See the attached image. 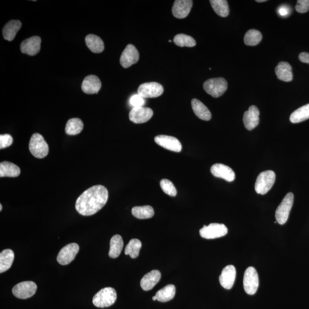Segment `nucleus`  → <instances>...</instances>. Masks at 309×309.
<instances>
[{
	"instance_id": "obj_1",
	"label": "nucleus",
	"mask_w": 309,
	"mask_h": 309,
	"mask_svg": "<svg viewBox=\"0 0 309 309\" xmlns=\"http://www.w3.org/2000/svg\"><path fill=\"white\" fill-rule=\"evenodd\" d=\"M109 192L102 185L93 186L80 196L75 204L76 210L83 216H91L106 205Z\"/></svg>"
},
{
	"instance_id": "obj_2",
	"label": "nucleus",
	"mask_w": 309,
	"mask_h": 309,
	"mask_svg": "<svg viewBox=\"0 0 309 309\" xmlns=\"http://www.w3.org/2000/svg\"><path fill=\"white\" fill-rule=\"evenodd\" d=\"M117 293L112 287L103 288L97 293L93 298V304L100 308H108L115 303Z\"/></svg>"
},
{
	"instance_id": "obj_3",
	"label": "nucleus",
	"mask_w": 309,
	"mask_h": 309,
	"mask_svg": "<svg viewBox=\"0 0 309 309\" xmlns=\"http://www.w3.org/2000/svg\"><path fill=\"white\" fill-rule=\"evenodd\" d=\"M29 151L34 157L43 159L49 153V146L42 135L34 134L30 138L29 145Z\"/></svg>"
},
{
	"instance_id": "obj_4",
	"label": "nucleus",
	"mask_w": 309,
	"mask_h": 309,
	"mask_svg": "<svg viewBox=\"0 0 309 309\" xmlns=\"http://www.w3.org/2000/svg\"><path fill=\"white\" fill-rule=\"evenodd\" d=\"M276 178L275 172L271 170L260 173L255 184L256 193L265 195L268 193L275 183Z\"/></svg>"
},
{
	"instance_id": "obj_5",
	"label": "nucleus",
	"mask_w": 309,
	"mask_h": 309,
	"mask_svg": "<svg viewBox=\"0 0 309 309\" xmlns=\"http://www.w3.org/2000/svg\"><path fill=\"white\" fill-rule=\"evenodd\" d=\"M227 82L224 78H213L204 83L203 88L208 94L217 98L224 94L227 89Z\"/></svg>"
},
{
	"instance_id": "obj_6",
	"label": "nucleus",
	"mask_w": 309,
	"mask_h": 309,
	"mask_svg": "<svg viewBox=\"0 0 309 309\" xmlns=\"http://www.w3.org/2000/svg\"><path fill=\"white\" fill-rule=\"evenodd\" d=\"M294 202V195L292 193H289L284 197L276 211V218L279 224L282 225L286 223Z\"/></svg>"
},
{
	"instance_id": "obj_7",
	"label": "nucleus",
	"mask_w": 309,
	"mask_h": 309,
	"mask_svg": "<svg viewBox=\"0 0 309 309\" xmlns=\"http://www.w3.org/2000/svg\"><path fill=\"white\" fill-rule=\"evenodd\" d=\"M259 287V277L257 272L253 267L246 270L244 277V287L245 292L249 295H254Z\"/></svg>"
},
{
	"instance_id": "obj_8",
	"label": "nucleus",
	"mask_w": 309,
	"mask_h": 309,
	"mask_svg": "<svg viewBox=\"0 0 309 309\" xmlns=\"http://www.w3.org/2000/svg\"><path fill=\"white\" fill-rule=\"evenodd\" d=\"M199 232L202 238L213 239L224 237L227 234L228 229L224 224H211L208 225H204Z\"/></svg>"
},
{
	"instance_id": "obj_9",
	"label": "nucleus",
	"mask_w": 309,
	"mask_h": 309,
	"mask_svg": "<svg viewBox=\"0 0 309 309\" xmlns=\"http://www.w3.org/2000/svg\"><path fill=\"white\" fill-rule=\"evenodd\" d=\"M36 284L32 281H25L16 284L12 289V293L20 299H27L35 294L37 290Z\"/></svg>"
},
{
	"instance_id": "obj_10",
	"label": "nucleus",
	"mask_w": 309,
	"mask_h": 309,
	"mask_svg": "<svg viewBox=\"0 0 309 309\" xmlns=\"http://www.w3.org/2000/svg\"><path fill=\"white\" fill-rule=\"evenodd\" d=\"M163 86L156 82L144 83L138 89V94L144 99L158 98L163 94Z\"/></svg>"
},
{
	"instance_id": "obj_11",
	"label": "nucleus",
	"mask_w": 309,
	"mask_h": 309,
	"mask_svg": "<svg viewBox=\"0 0 309 309\" xmlns=\"http://www.w3.org/2000/svg\"><path fill=\"white\" fill-rule=\"evenodd\" d=\"M79 251V246L76 243H72L64 246L57 257V262L61 265H67L75 259Z\"/></svg>"
},
{
	"instance_id": "obj_12",
	"label": "nucleus",
	"mask_w": 309,
	"mask_h": 309,
	"mask_svg": "<svg viewBox=\"0 0 309 309\" xmlns=\"http://www.w3.org/2000/svg\"><path fill=\"white\" fill-rule=\"evenodd\" d=\"M153 111L148 107H135L130 111V120L136 124H141L147 122L153 116Z\"/></svg>"
},
{
	"instance_id": "obj_13",
	"label": "nucleus",
	"mask_w": 309,
	"mask_h": 309,
	"mask_svg": "<svg viewBox=\"0 0 309 309\" xmlns=\"http://www.w3.org/2000/svg\"><path fill=\"white\" fill-rule=\"evenodd\" d=\"M155 141L160 146L169 151L180 152L182 150V145L178 139L168 135H158L155 138Z\"/></svg>"
},
{
	"instance_id": "obj_14",
	"label": "nucleus",
	"mask_w": 309,
	"mask_h": 309,
	"mask_svg": "<svg viewBox=\"0 0 309 309\" xmlns=\"http://www.w3.org/2000/svg\"><path fill=\"white\" fill-rule=\"evenodd\" d=\"M140 59V54L133 45L128 44L125 48L120 57V64L124 68L131 67L136 64Z\"/></svg>"
},
{
	"instance_id": "obj_15",
	"label": "nucleus",
	"mask_w": 309,
	"mask_h": 309,
	"mask_svg": "<svg viewBox=\"0 0 309 309\" xmlns=\"http://www.w3.org/2000/svg\"><path fill=\"white\" fill-rule=\"evenodd\" d=\"M210 171L214 176L223 179L228 182H233L235 178L233 170L230 167L221 163H217L212 166Z\"/></svg>"
},
{
	"instance_id": "obj_16",
	"label": "nucleus",
	"mask_w": 309,
	"mask_h": 309,
	"mask_svg": "<svg viewBox=\"0 0 309 309\" xmlns=\"http://www.w3.org/2000/svg\"><path fill=\"white\" fill-rule=\"evenodd\" d=\"M191 0H176L172 9L173 16L177 19H184L189 15L193 6Z\"/></svg>"
},
{
	"instance_id": "obj_17",
	"label": "nucleus",
	"mask_w": 309,
	"mask_h": 309,
	"mask_svg": "<svg viewBox=\"0 0 309 309\" xmlns=\"http://www.w3.org/2000/svg\"><path fill=\"white\" fill-rule=\"evenodd\" d=\"M41 38L39 36H33L29 38L21 44L20 50L23 54L30 56L37 55L40 51Z\"/></svg>"
},
{
	"instance_id": "obj_18",
	"label": "nucleus",
	"mask_w": 309,
	"mask_h": 309,
	"mask_svg": "<svg viewBox=\"0 0 309 309\" xmlns=\"http://www.w3.org/2000/svg\"><path fill=\"white\" fill-rule=\"evenodd\" d=\"M236 276H237V272L233 265L225 266L222 270L220 279H219L221 286L225 289H231L234 285Z\"/></svg>"
},
{
	"instance_id": "obj_19",
	"label": "nucleus",
	"mask_w": 309,
	"mask_h": 309,
	"mask_svg": "<svg viewBox=\"0 0 309 309\" xmlns=\"http://www.w3.org/2000/svg\"><path fill=\"white\" fill-rule=\"evenodd\" d=\"M259 111L255 106L250 107L249 110L246 111L243 117V121L246 129L249 131L254 129L259 123Z\"/></svg>"
},
{
	"instance_id": "obj_20",
	"label": "nucleus",
	"mask_w": 309,
	"mask_h": 309,
	"mask_svg": "<svg viewBox=\"0 0 309 309\" xmlns=\"http://www.w3.org/2000/svg\"><path fill=\"white\" fill-rule=\"evenodd\" d=\"M102 87V83L98 76L89 75L86 76L82 83V89L86 94L98 93Z\"/></svg>"
},
{
	"instance_id": "obj_21",
	"label": "nucleus",
	"mask_w": 309,
	"mask_h": 309,
	"mask_svg": "<svg viewBox=\"0 0 309 309\" xmlns=\"http://www.w3.org/2000/svg\"><path fill=\"white\" fill-rule=\"evenodd\" d=\"M161 279V273L159 270H154L143 277L140 281V285L144 291H149L153 289Z\"/></svg>"
},
{
	"instance_id": "obj_22",
	"label": "nucleus",
	"mask_w": 309,
	"mask_h": 309,
	"mask_svg": "<svg viewBox=\"0 0 309 309\" xmlns=\"http://www.w3.org/2000/svg\"><path fill=\"white\" fill-rule=\"evenodd\" d=\"M276 74L280 81L289 82L292 81L293 75L292 68L287 62H280L276 68Z\"/></svg>"
},
{
	"instance_id": "obj_23",
	"label": "nucleus",
	"mask_w": 309,
	"mask_h": 309,
	"mask_svg": "<svg viewBox=\"0 0 309 309\" xmlns=\"http://www.w3.org/2000/svg\"><path fill=\"white\" fill-rule=\"evenodd\" d=\"M22 24L19 20H11L7 23L2 30L4 39L11 41L15 39L16 34L22 28Z\"/></svg>"
},
{
	"instance_id": "obj_24",
	"label": "nucleus",
	"mask_w": 309,
	"mask_h": 309,
	"mask_svg": "<svg viewBox=\"0 0 309 309\" xmlns=\"http://www.w3.org/2000/svg\"><path fill=\"white\" fill-rule=\"evenodd\" d=\"M192 106L194 113L201 120L208 121L211 119V113L207 107L200 100L194 99Z\"/></svg>"
},
{
	"instance_id": "obj_25",
	"label": "nucleus",
	"mask_w": 309,
	"mask_h": 309,
	"mask_svg": "<svg viewBox=\"0 0 309 309\" xmlns=\"http://www.w3.org/2000/svg\"><path fill=\"white\" fill-rule=\"evenodd\" d=\"M21 170L18 166L9 162L0 163V177L15 178L20 175Z\"/></svg>"
},
{
	"instance_id": "obj_26",
	"label": "nucleus",
	"mask_w": 309,
	"mask_h": 309,
	"mask_svg": "<svg viewBox=\"0 0 309 309\" xmlns=\"http://www.w3.org/2000/svg\"><path fill=\"white\" fill-rule=\"evenodd\" d=\"M86 46L93 53L100 54L104 50V45L101 38L95 34H88L85 37Z\"/></svg>"
},
{
	"instance_id": "obj_27",
	"label": "nucleus",
	"mask_w": 309,
	"mask_h": 309,
	"mask_svg": "<svg viewBox=\"0 0 309 309\" xmlns=\"http://www.w3.org/2000/svg\"><path fill=\"white\" fill-rule=\"evenodd\" d=\"M15 254L12 250L6 249L0 253V273H2L11 267Z\"/></svg>"
},
{
	"instance_id": "obj_28",
	"label": "nucleus",
	"mask_w": 309,
	"mask_h": 309,
	"mask_svg": "<svg viewBox=\"0 0 309 309\" xmlns=\"http://www.w3.org/2000/svg\"><path fill=\"white\" fill-rule=\"evenodd\" d=\"M124 243L119 235H114L111 239L109 256L112 258H116L121 254L123 248Z\"/></svg>"
},
{
	"instance_id": "obj_29",
	"label": "nucleus",
	"mask_w": 309,
	"mask_h": 309,
	"mask_svg": "<svg viewBox=\"0 0 309 309\" xmlns=\"http://www.w3.org/2000/svg\"><path fill=\"white\" fill-rule=\"evenodd\" d=\"M176 293V288L173 284H169L162 288L156 293L155 296L157 301L161 303H166L171 301L174 298Z\"/></svg>"
},
{
	"instance_id": "obj_30",
	"label": "nucleus",
	"mask_w": 309,
	"mask_h": 309,
	"mask_svg": "<svg viewBox=\"0 0 309 309\" xmlns=\"http://www.w3.org/2000/svg\"><path fill=\"white\" fill-rule=\"evenodd\" d=\"M309 119V104L294 111L291 114L290 120L293 123H299Z\"/></svg>"
},
{
	"instance_id": "obj_31",
	"label": "nucleus",
	"mask_w": 309,
	"mask_h": 309,
	"mask_svg": "<svg viewBox=\"0 0 309 309\" xmlns=\"http://www.w3.org/2000/svg\"><path fill=\"white\" fill-rule=\"evenodd\" d=\"M84 127L83 121L79 118H72L68 121L65 127V133L69 135H76L81 133Z\"/></svg>"
},
{
	"instance_id": "obj_32",
	"label": "nucleus",
	"mask_w": 309,
	"mask_h": 309,
	"mask_svg": "<svg viewBox=\"0 0 309 309\" xmlns=\"http://www.w3.org/2000/svg\"><path fill=\"white\" fill-rule=\"evenodd\" d=\"M132 214L135 217L140 220L151 218L154 216V208L150 206H136L132 209Z\"/></svg>"
},
{
	"instance_id": "obj_33",
	"label": "nucleus",
	"mask_w": 309,
	"mask_h": 309,
	"mask_svg": "<svg viewBox=\"0 0 309 309\" xmlns=\"http://www.w3.org/2000/svg\"><path fill=\"white\" fill-rule=\"evenodd\" d=\"M212 7L218 15L225 17L229 15V8L227 1L225 0H211L210 1Z\"/></svg>"
},
{
	"instance_id": "obj_34",
	"label": "nucleus",
	"mask_w": 309,
	"mask_h": 309,
	"mask_svg": "<svg viewBox=\"0 0 309 309\" xmlns=\"http://www.w3.org/2000/svg\"><path fill=\"white\" fill-rule=\"evenodd\" d=\"M141 248V242L138 239H133L128 243L125 249V254L129 255L132 258H137Z\"/></svg>"
},
{
	"instance_id": "obj_35",
	"label": "nucleus",
	"mask_w": 309,
	"mask_h": 309,
	"mask_svg": "<svg viewBox=\"0 0 309 309\" xmlns=\"http://www.w3.org/2000/svg\"><path fill=\"white\" fill-rule=\"evenodd\" d=\"M262 39L261 33L255 29L248 31L244 37V42L249 46H255L258 45Z\"/></svg>"
},
{
	"instance_id": "obj_36",
	"label": "nucleus",
	"mask_w": 309,
	"mask_h": 309,
	"mask_svg": "<svg viewBox=\"0 0 309 309\" xmlns=\"http://www.w3.org/2000/svg\"><path fill=\"white\" fill-rule=\"evenodd\" d=\"M173 42L179 47H193L196 46V41L192 37L185 34H177L173 39Z\"/></svg>"
},
{
	"instance_id": "obj_37",
	"label": "nucleus",
	"mask_w": 309,
	"mask_h": 309,
	"mask_svg": "<svg viewBox=\"0 0 309 309\" xmlns=\"http://www.w3.org/2000/svg\"><path fill=\"white\" fill-rule=\"evenodd\" d=\"M163 192L171 197H175L177 194V190L173 184L168 179H162L160 183Z\"/></svg>"
},
{
	"instance_id": "obj_38",
	"label": "nucleus",
	"mask_w": 309,
	"mask_h": 309,
	"mask_svg": "<svg viewBox=\"0 0 309 309\" xmlns=\"http://www.w3.org/2000/svg\"><path fill=\"white\" fill-rule=\"evenodd\" d=\"M13 141L11 135L9 134L0 135V149L2 150L10 146L13 143Z\"/></svg>"
},
{
	"instance_id": "obj_39",
	"label": "nucleus",
	"mask_w": 309,
	"mask_h": 309,
	"mask_svg": "<svg viewBox=\"0 0 309 309\" xmlns=\"http://www.w3.org/2000/svg\"><path fill=\"white\" fill-rule=\"evenodd\" d=\"M130 103L133 108L143 107L145 103V100L140 95L135 94L131 97Z\"/></svg>"
},
{
	"instance_id": "obj_40",
	"label": "nucleus",
	"mask_w": 309,
	"mask_h": 309,
	"mask_svg": "<svg viewBox=\"0 0 309 309\" xmlns=\"http://www.w3.org/2000/svg\"><path fill=\"white\" fill-rule=\"evenodd\" d=\"M296 9L298 13L308 12L309 10V0H298L296 6Z\"/></svg>"
},
{
	"instance_id": "obj_41",
	"label": "nucleus",
	"mask_w": 309,
	"mask_h": 309,
	"mask_svg": "<svg viewBox=\"0 0 309 309\" xmlns=\"http://www.w3.org/2000/svg\"><path fill=\"white\" fill-rule=\"evenodd\" d=\"M291 10L289 7L285 5H282L279 7L278 9V13L279 15L281 17H286L290 15Z\"/></svg>"
},
{
	"instance_id": "obj_42",
	"label": "nucleus",
	"mask_w": 309,
	"mask_h": 309,
	"mask_svg": "<svg viewBox=\"0 0 309 309\" xmlns=\"http://www.w3.org/2000/svg\"><path fill=\"white\" fill-rule=\"evenodd\" d=\"M299 59L304 63L309 64V54L307 53V52H302L299 55Z\"/></svg>"
},
{
	"instance_id": "obj_43",
	"label": "nucleus",
	"mask_w": 309,
	"mask_h": 309,
	"mask_svg": "<svg viewBox=\"0 0 309 309\" xmlns=\"http://www.w3.org/2000/svg\"><path fill=\"white\" fill-rule=\"evenodd\" d=\"M266 0H256V2H266Z\"/></svg>"
},
{
	"instance_id": "obj_44",
	"label": "nucleus",
	"mask_w": 309,
	"mask_h": 309,
	"mask_svg": "<svg viewBox=\"0 0 309 309\" xmlns=\"http://www.w3.org/2000/svg\"><path fill=\"white\" fill-rule=\"evenodd\" d=\"M152 300L157 301V298H156V296H154L153 297H152Z\"/></svg>"
},
{
	"instance_id": "obj_45",
	"label": "nucleus",
	"mask_w": 309,
	"mask_h": 309,
	"mask_svg": "<svg viewBox=\"0 0 309 309\" xmlns=\"http://www.w3.org/2000/svg\"><path fill=\"white\" fill-rule=\"evenodd\" d=\"M2 209V206L1 204H0V211H1Z\"/></svg>"
},
{
	"instance_id": "obj_46",
	"label": "nucleus",
	"mask_w": 309,
	"mask_h": 309,
	"mask_svg": "<svg viewBox=\"0 0 309 309\" xmlns=\"http://www.w3.org/2000/svg\"><path fill=\"white\" fill-rule=\"evenodd\" d=\"M171 41H172L171 40H169V43H171Z\"/></svg>"
}]
</instances>
